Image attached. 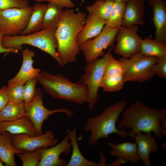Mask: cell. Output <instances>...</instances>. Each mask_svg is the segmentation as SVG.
I'll use <instances>...</instances> for the list:
<instances>
[{"label":"cell","mask_w":166,"mask_h":166,"mask_svg":"<svg viewBox=\"0 0 166 166\" xmlns=\"http://www.w3.org/2000/svg\"><path fill=\"white\" fill-rule=\"evenodd\" d=\"M121 120L117 122L119 128L129 129L128 136L134 140L137 133L153 132L159 139L162 138L160 122L166 116V109L158 110L148 107L137 101L122 111Z\"/></svg>","instance_id":"obj_1"},{"label":"cell","mask_w":166,"mask_h":166,"mask_svg":"<svg viewBox=\"0 0 166 166\" xmlns=\"http://www.w3.org/2000/svg\"><path fill=\"white\" fill-rule=\"evenodd\" d=\"M85 13L68 9L64 10L55 33L57 52L64 65L75 61L80 50L77 42L86 17Z\"/></svg>","instance_id":"obj_2"},{"label":"cell","mask_w":166,"mask_h":166,"mask_svg":"<svg viewBox=\"0 0 166 166\" xmlns=\"http://www.w3.org/2000/svg\"><path fill=\"white\" fill-rule=\"evenodd\" d=\"M126 105L125 100H120L105 109L100 114L88 119L84 130L90 132L88 140L89 145L96 144L101 138H109V135L112 134H116L123 139L129 136L126 129L116 127L120 115Z\"/></svg>","instance_id":"obj_3"},{"label":"cell","mask_w":166,"mask_h":166,"mask_svg":"<svg viewBox=\"0 0 166 166\" xmlns=\"http://www.w3.org/2000/svg\"><path fill=\"white\" fill-rule=\"evenodd\" d=\"M36 78L45 91L53 98L80 105L87 102V87L78 82H73L61 74H53L44 71L40 72Z\"/></svg>","instance_id":"obj_4"},{"label":"cell","mask_w":166,"mask_h":166,"mask_svg":"<svg viewBox=\"0 0 166 166\" xmlns=\"http://www.w3.org/2000/svg\"><path fill=\"white\" fill-rule=\"evenodd\" d=\"M57 27L42 29L31 34L12 36L4 35L2 46L6 49H13L22 51V45L28 44L37 47L52 56L60 66H64L57 52V42L55 37Z\"/></svg>","instance_id":"obj_5"},{"label":"cell","mask_w":166,"mask_h":166,"mask_svg":"<svg viewBox=\"0 0 166 166\" xmlns=\"http://www.w3.org/2000/svg\"><path fill=\"white\" fill-rule=\"evenodd\" d=\"M113 45L110 47L107 52L101 58H97L87 63L85 73L81 77L79 83L87 88L88 97L87 103L90 111L93 110L99 101L98 91L101 81L104 76L106 65Z\"/></svg>","instance_id":"obj_6"},{"label":"cell","mask_w":166,"mask_h":166,"mask_svg":"<svg viewBox=\"0 0 166 166\" xmlns=\"http://www.w3.org/2000/svg\"><path fill=\"white\" fill-rule=\"evenodd\" d=\"M158 58L148 56L138 52L130 57H121L124 68L123 76L124 81L143 82L151 79L154 74L152 68Z\"/></svg>","instance_id":"obj_7"},{"label":"cell","mask_w":166,"mask_h":166,"mask_svg":"<svg viewBox=\"0 0 166 166\" xmlns=\"http://www.w3.org/2000/svg\"><path fill=\"white\" fill-rule=\"evenodd\" d=\"M25 116L30 120L35 129L37 136L43 134L42 124L49 117L54 113H62L71 117L73 112L65 108L56 109L49 110L45 108L43 102V93L41 90L37 88L33 99L30 102L25 104Z\"/></svg>","instance_id":"obj_8"},{"label":"cell","mask_w":166,"mask_h":166,"mask_svg":"<svg viewBox=\"0 0 166 166\" xmlns=\"http://www.w3.org/2000/svg\"><path fill=\"white\" fill-rule=\"evenodd\" d=\"M32 11L30 6L0 11V32L5 36L21 34L27 26Z\"/></svg>","instance_id":"obj_9"},{"label":"cell","mask_w":166,"mask_h":166,"mask_svg":"<svg viewBox=\"0 0 166 166\" xmlns=\"http://www.w3.org/2000/svg\"><path fill=\"white\" fill-rule=\"evenodd\" d=\"M120 27L113 28L105 25L95 38L87 41L80 46V50L84 55L86 63L102 57L105 54L104 51L113 45Z\"/></svg>","instance_id":"obj_10"},{"label":"cell","mask_w":166,"mask_h":166,"mask_svg":"<svg viewBox=\"0 0 166 166\" xmlns=\"http://www.w3.org/2000/svg\"><path fill=\"white\" fill-rule=\"evenodd\" d=\"M138 26L131 27L121 26L116 36L117 44L113 49L114 52L128 58L140 51L143 39L137 34Z\"/></svg>","instance_id":"obj_11"},{"label":"cell","mask_w":166,"mask_h":166,"mask_svg":"<svg viewBox=\"0 0 166 166\" xmlns=\"http://www.w3.org/2000/svg\"><path fill=\"white\" fill-rule=\"evenodd\" d=\"M10 135L13 146L19 150L34 152L53 146L58 141L54 138V133L51 130L46 131L42 135L34 136L24 133Z\"/></svg>","instance_id":"obj_12"},{"label":"cell","mask_w":166,"mask_h":166,"mask_svg":"<svg viewBox=\"0 0 166 166\" xmlns=\"http://www.w3.org/2000/svg\"><path fill=\"white\" fill-rule=\"evenodd\" d=\"M38 150L41 153L38 166H64L67 165L68 162L64 158H60V156L62 154L69 155L72 151L71 145L67 134L58 144Z\"/></svg>","instance_id":"obj_13"},{"label":"cell","mask_w":166,"mask_h":166,"mask_svg":"<svg viewBox=\"0 0 166 166\" xmlns=\"http://www.w3.org/2000/svg\"><path fill=\"white\" fill-rule=\"evenodd\" d=\"M22 62L21 67L16 75L8 81V85H24L29 80L36 77L41 71L39 68L33 66V57L35 55L33 50L26 48L22 51Z\"/></svg>","instance_id":"obj_14"},{"label":"cell","mask_w":166,"mask_h":166,"mask_svg":"<svg viewBox=\"0 0 166 166\" xmlns=\"http://www.w3.org/2000/svg\"><path fill=\"white\" fill-rule=\"evenodd\" d=\"M152 9V21L155 28L154 39L166 43V1L148 0Z\"/></svg>","instance_id":"obj_15"},{"label":"cell","mask_w":166,"mask_h":166,"mask_svg":"<svg viewBox=\"0 0 166 166\" xmlns=\"http://www.w3.org/2000/svg\"><path fill=\"white\" fill-rule=\"evenodd\" d=\"M155 138V136H152L151 132L143 133L140 132L135 136L134 140L137 145V153L145 166H151L150 153H155L158 150Z\"/></svg>","instance_id":"obj_16"},{"label":"cell","mask_w":166,"mask_h":166,"mask_svg":"<svg viewBox=\"0 0 166 166\" xmlns=\"http://www.w3.org/2000/svg\"><path fill=\"white\" fill-rule=\"evenodd\" d=\"M145 0H128L126 2L121 26L131 27L143 25Z\"/></svg>","instance_id":"obj_17"},{"label":"cell","mask_w":166,"mask_h":166,"mask_svg":"<svg viewBox=\"0 0 166 166\" xmlns=\"http://www.w3.org/2000/svg\"><path fill=\"white\" fill-rule=\"evenodd\" d=\"M107 142L111 149L109 152L111 156L122 158L127 163L130 162L135 164L141 160L137 153V147L135 142H123L116 144L109 141Z\"/></svg>","instance_id":"obj_18"},{"label":"cell","mask_w":166,"mask_h":166,"mask_svg":"<svg viewBox=\"0 0 166 166\" xmlns=\"http://www.w3.org/2000/svg\"><path fill=\"white\" fill-rule=\"evenodd\" d=\"M106 23L105 20L89 14L86 17L83 27L77 38V42L79 46L90 38L99 34Z\"/></svg>","instance_id":"obj_19"},{"label":"cell","mask_w":166,"mask_h":166,"mask_svg":"<svg viewBox=\"0 0 166 166\" xmlns=\"http://www.w3.org/2000/svg\"><path fill=\"white\" fill-rule=\"evenodd\" d=\"M5 132L11 134L24 133L33 136H37L33 125L25 116L13 121L0 122V133Z\"/></svg>","instance_id":"obj_20"},{"label":"cell","mask_w":166,"mask_h":166,"mask_svg":"<svg viewBox=\"0 0 166 166\" xmlns=\"http://www.w3.org/2000/svg\"><path fill=\"white\" fill-rule=\"evenodd\" d=\"M66 132L71 143L72 153L66 166H100L99 162L89 160L82 154L77 142L79 139H77L76 127H74L72 130L68 129Z\"/></svg>","instance_id":"obj_21"},{"label":"cell","mask_w":166,"mask_h":166,"mask_svg":"<svg viewBox=\"0 0 166 166\" xmlns=\"http://www.w3.org/2000/svg\"><path fill=\"white\" fill-rule=\"evenodd\" d=\"M23 151L14 147L9 133L5 132L0 133V160L6 166H15V155Z\"/></svg>","instance_id":"obj_22"},{"label":"cell","mask_w":166,"mask_h":166,"mask_svg":"<svg viewBox=\"0 0 166 166\" xmlns=\"http://www.w3.org/2000/svg\"><path fill=\"white\" fill-rule=\"evenodd\" d=\"M46 5L38 2L33 5L32 6V11L27 26L21 35L31 34L42 29L43 18Z\"/></svg>","instance_id":"obj_23"},{"label":"cell","mask_w":166,"mask_h":166,"mask_svg":"<svg viewBox=\"0 0 166 166\" xmlns=\"http://www.w3.org/2000/svg\"><path fill=\"white\" fill-rule=\"evenodd\" d=\"M140 52L145 55L159 58L166 55V43L145 38L142 40Z\"/></svg>","instance_id":"obj_24"},{"label":"cell","mask_w":166,"mask_h":166,"mask_svg":"<svg viewBox=\"0 0 166 166\" xmlns=\"http://www.w3.org/2000/svg\"><path fill=\"white\" fill-rule=\"evenodd\" d=\"M63 8L56 3L49 2L44 14L42 29L57 27L63 14Z\"/></svg>","instance_id":"obj_25"},{"label":"cell","mask_w":166,"mask_h":166,"mask_svg":"<svg viewBox=\"0 0 166 166\" xmlns=\"http://www.w3.org/2000/svg\"><path fill=\"white\" fill-rule=\"evenodd\" d=\"M24 105L9 101L0 111V122L13 121L25 116Z\"/></svg>","instance_id":"obj_26"},{"label":"cell","mask_w":166,"mask_h":166,"mask_svg":"<svg viewBox=\"0 0 166 166\" xmlns=\"http://www.w3.org/2000/svg\"><path fill=\"white\" fill-rule=\"evenodd\" d=\"M126 4L125 1L114 2L111 11L108 18L106 21L105 25L113 28L121 26Z\"/></svg>","instance_id":"obj_27"},{"label":"cell","mask_w":166,"mask_h":166,"mask_svg":"<svg viewBox=\"0 0 166 166\" xmlns=\"http://www.w3.org/2000/svg\"><path fill=\"white\" fill-rule=\"evenodd\" d=\"M114 2L97 0L86 9L89 14L94 15L106 21L108 18L111 11Z\"/></svg>","instance_id":"obj_28"},{"label":"cell","mask_w":166,"mask_h":166,"mask_svg":"<svg viewBox=\"0 0 166 166\" xmlns=\"http://www.w3.org/2000/svg\"><path fill=\"white\" fill-rule=\"evenodd\" d=\"M125 82L123 75L116 76H104L100 87L107 92H114L121 90Z\"/></svg>","instance_id":"obj_29"},{"label":"cell","mask_w":166,"mask_h":166,"mask_svg":"<svg viewBox=\"0 0 166 166\" xmlns=\"http://www.w3.org/2000/svg\"><path fill=\"white\" fill-rule=\"evenodd\" d=\"M22 162L23 166H38L41 158L40 152L24 151L17 154Z\"/></svg>","instance_id":"obj_30"},{"label":"cell","mask_w":166,"mask_h":166,"mask_svg":"<svg viewBox=\"0 0 166 166\" xmlns=\"http://www.w3.org/2000/svg\"><path fill=\"white\" fill-rule=\"evenodd\" d=\"M124 68L121 62L115 59L110 54L105 67L104 76H113L123 75Z\"/></svg>","instance_id":"obj_31"},{"label":"cell","mask_w":166,"mask_h":166,"mask_svg":"<svg viewBox=\"0 0 166 166\" xmlns=\"http://www.w3.org/2000/svg\"><path fill=\"white\" fill-rule=\"evenodd\" d=\"M24 85H8L7 86L10 102L16 104H25Z\"/></svg>","instance_id":"obj_32"},{"label":"cell","mask_w":166,"mask_h":166,"mask_svg":"<svg viewBox=\"0 0 166 166\" xmlns=\"http://www.w3.org/2000/svg\"><path fill=\"white\" fill-rule=\"evenodd\" d=\"M38 82L36 77L28 80L24 85V100L25 104L29 103L34 98L36 92V85Z\"/></svg>","instance_id":"obj_33"},{"label":"cell","mask_w":166,"mask_h":166,"mask_svg":"<svg viewBox=\"0 0 166 166\" xmlns=\"http://www.w3.org/2000/svg\"><path fill=\"white\" fill-rule=\"evenodd\" d=\"M29 6L27 0H0V11L12 8H24Z\"/></svg>","instance_id":"obj_34"},{"label":"cell","mask_w":166,"mask_h":166,"mask_svg":"<svg viewBox=\"0 0 166 166\" xmlns=\"http://www.w3.org/2000/svg\"><path fill=\"white\" fill-rule=\"evenodd\" d=\"M152 71L158 76L166 78V55L158 58L157 62L153 65Z\"/></svg>","instance_id":"obj_35"},{"label":"cell","mask_w":166,"mask_h":166,"mask_svg":"<svg viewBox=\"0 0 166 166\" xmlns=\"http://www.w3.org/2000/svg\"><path fill=\"white\" fill-rule=\"evenodd\" d=\"M9 102L7 91V87L2 86L0 89V111Z\"/></svg>","instance_id":"obj_36"},{"label":"cell","mask_w":166,"mask_h":166,"mask_svg":"<svg viewBox=\"0 0 166 166\" xmlns=\"http://www.w3.org/2000/svg\"><path fill=\"white\" fill-rule=\"evenodd\" d=\"M56 3L63 7L68 9H71L75 5L71 0H50V2Z\"/></svg>","instance_id":"obj_37"},{"label":"cell","mask_w":166,"mask_h":166,"mask_svg":"<svg viewBox=\"0 0 166 166\" xmlns=\"http://www.w3.org/2000/svg\"><path fill=\"white\" fill-rule=\"evenodd\" d=\"M4 36L3 33L0 32V53H17L19 51L16 49H6L3 47L2 44V37Z\"/></svg>","instance_id":"obj_38"},{"label":"cell","mask_w":166,"mask_h":166,"mask_svg":"<svg viewBox=\"0 0 166 166\" xmlns=\"http://www.w3.org/2000/svg\"><path fill=\"white\" fill-rule=\"evenodd\" d=\"M161 127L162 135L166 136V116L161 121Z\"/></svg>","instance_id":"obj_39"},{"label":"cell","mask_w":166,"mask_h":166,"mask_svg":"<svg viewBox=\"0 0 166 166\" xmlns=\"http://www.w3.org/2000/svg\"><path fill=\"white\" fill-rule=\"evenodd\" d=\"M124 163H125V162L123 159L121 158H118L117 160H115L113 163L110 164H107V166H121L122 164Z\"/></svg>","instance_id":"obj_40"},{"label":"cell","mask_w":166,"mask_h":166,"mask_svg":"<svg viewBox=\"0 0 166 166\" xmlns=\"http://www.w3.org/2000/svg\"><path fill=\"white\" fill-rule=\"evenodd\" d=\"M107 159L105 156L102 152H101L100 154V160L99 162L100 166H107L106 162Z\"/></svg>","instance_id":"obj_41"},{"label":"cell","mask_w":166,"mask_h":166,"mask_svg":"<svg viewBox=\"0 0 166 166\" xmlns=\"http://www.w3.org/2000/svg\"><path fill=\"white\" fill-rule=\"evenodd\" d=\"M38 2H50V0H33Z\"/></svg>","instance_id":"obj_42"},{"label":"cell","mask_w":166,"mask_h":166,"mask_svg":"<svg viewBox=\"0 0 166 166\" xmlns=\"http://www.w3.org/2000/svg\"><path fill=\"white\" fill-rule=\"evenodd\" d=\"M100 0L103 1H112L113 2L119 1H125L126 2L128 0Z\"/></svg>","instance_id":"obj_43"},{"label":"cell","mask_w":166,"mask_h":166,"mask_svg":"<svg viewBox=\"0 0 166 166\" xmlns=\"http://www.w3.org/2000/svg\"><path fill=\"white\" fill-rule=\"evenodd\" d=\"M161 146L164 149H166V143H163L161 144Z\"/></svg>","instance_id":"obj_44"},{"label":"cell","mask_w":166,"mask_h":166,"mask_svg":"<svg viewBox=\"0 0 166 166\" xmlns=\"http://www.w3.org/2000/svg\"><path fill=\"white\" fill-rule=\"evenodd\" d=\"M4 166V165L0 160V166Z\"/></svg>","instance_id":"obj_45"}]
</instances>
